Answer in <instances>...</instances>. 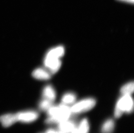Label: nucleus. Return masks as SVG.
<instances>
[{"instance_id": "5", "label": "nucleus", "mask_w": 134, "mask_h": 133, "mask_svg": "<svg viewBox=\"0 0 134 133\" xmlns=\"http://www.w3.org/2000/svg\"><path fill=\"white\" fill-rule=\"evenodd\" d=\"M16 114L18 122L24 123H30L37 120L39 114L34 110H27L19 112Z\"/></svg>"}, {"instance_id": "13", "label": "nucleus", "mask_w": 134, "mask_h": 133, "mask_svg": "<svg viewBox=\"0 0 134 133\" xmlns=\"http://www.w3.org/2000/svg\"><path fill=\"white\" fill-rule=\"evenodd\" d=\"M134 85L133 82L127 83L121 87L120 91L122 95H131L134 92Z\"/></svg>"}, {"instance_id": "4", "label": "nucleus", "mask_w": 134, "mask_h": 133, "mask_svg": "<svg viewBox=\"0 0 134 133\" xmlns=\"http://www.w3.org/2000/svg\"><path fill=\"white\" fill-rule=\"evenodd\" d=\"M44 65L51 74H53L60 69L61 65V62L59 58L47 53L44 59Z\"/></svg>"}, {"instance_id": "10", "label": "nucleus", "mask_w": 134, "mask_h": 133, "mask_svg": "<svg viewBox=\"0 0 134 133\" xmlns=\"http://www.w3.org/2000/svg\"><path fill=\"white\" fill-rule=\"evenodd\" d=\"M90 124L89 120L86 118L81 120L78 125L76 126L71 133H89Z\"/></svg>"}, {"instance_id": "16", "label": "nucleus", "mask_w": 134, "mask_h": 133, "mask_svg": "<svg viewBox=\"0 0 134 133\" xmlns=\"http://www.w3.org/2000/svg\"><path fill=\"white\" fill-rule=\"evenodd\" d=\"M119 1H125V2H126L132 3H133L134 1V0H119Z\"/></svg>"}, {"instance_id": "2", "label": "nucleus", "mask_w": 134, "mask_h": 133, "mask_svg": "<svg viewBox=\"0 0 134 133\" xmlns=\"http://www.w3.org/2000/svg\"><path fill=\"white\" fill-rule=\"evenodd\" d=\"M134 101L131 95H122L117 102L114 110V116L119 118L124 113L130 114L133 112Z\"/></svg>"}, {"instance_id": "9", "label": "nucleus", "mask_w": 134, "mask_h": 133, "mask_svg": "<svg viewBox=\"0 0 134 133\" xmlns=\"http://www.w3.org/2000/svg\"><path fill=\"white\" fill-rule=\"evenodd\" d=\"M56 92L54 88L51 85L46 86L42 90L43 99L53 102L56 98Z\"/></svg>"}, {"instance_id": "7", "label": "nucleus", "mask_w": 134, "mask_h": 133, "mask_svg": "<svg viewBox=\"0 0 134 133\" xmlns=\"http://www.w3.org/2000/svg\"><path fill=\"white\" fill-rule=\"evenodd\" d=\"M17 122L16 114L8 113L0 116V122L5 128L10 127Z\"/></svg>"}, {"instance_id": "17", "label": "nucleus", "mask_w": 134, "mask_h": 133, "mask_svg": "<svg viewBox=\"0 0 134 133\" xmlns=\"http://www.w3.org/2000/svg\"><path fill=\"white\" fill-rule=\"evenodd\" d=\"M59 133H62V132H60V131H59Z\"/></svg>"}, {"instance_id": "6", "label": "nucleus", "mask_w": 134, "mask_h": 133, "mask_svg": "<svg viewBox=\"0 0 134 133\" xmlns=\"http://www.w3.org/2000/svg\"><path fill=\"white\" fill-rule=\"evenodd\" d=\"M76 124L72 120H66L58 124L59 130L60 132L63 133H71L76 128Z\"/></svg>"}, {"instance_id": "14", "label": "nucleus", "mask_w": 134, "mask_h": 133, "mask_svg": "<svg viewBox=\"0 0 134 133\" xmlns=\"http://www.w3.org/2000/svg\"><path fill=\"white\" fill-rule=\"evenodd\" d=\"M53 102L44 99H42L40 102L38 106L39 109L42 111H46L53 105Z\"/></svg>"}, {"instance_id": "12", "label": "nucleus", "mask_w": 134, "mask_h": 133, "mask_svg": "<svg viewBox=\"0 0 134 133\" xmlns=\"http://www.w3.org/2000/svg\"><path fill=\"white\" fill-rule=\"evenodd\" d=\"M76 94L72 92H68L65 93L61 98L62 104L69 106L73 105L76 102Z\"/></svg>"}, {"instance_id": "1", "label": "nucleus", "mask_w": 134, "mask_h": 133, "mask_svg": "<svg viewBox=\"0 0 134 133\" xmlns=\"http://www.w3.org/2000/svg\"><path fill=\"white\" fill-rule=\"evenodd\" d=\"M47 112L48 116L45 122L49 124H59L69 119L72 114L70 107L62 103L58 105H53Z\"/></svg>"}, {"instance_id": "11", "label": "nucleus", "mask_w": 134, "mask_h": 133, "mask_svg": "<svg viewBox=\"0 0 134 133\" xmlns=\"http://www.w3.org/2000/svg\"><path fill=\"white\" fill-rule=\"evenodd\" d=\"M115 127L114 120L109 118L104 121L102 125L101 131L102 133H113Z\"/></svg>"}, {"instance_id": "15", "label": "nucleus", "mask_w": 134, "mask_h": 133, "mask_svg": "<svg viewBox=\"0 0 134 133\" xmlns=\"http://www.w3.org/2000/svg\"><path fill=\"white\" fill-rule=\"evenodd\" d=\"M44 133H59V132L53 129H49L47 130Z\"/></svg>"}, {"instance_id": "3", "label": "nucleus", "mask_w": 134, "mask_h": 133, "mask_svg": "<svg viewBox=\"0 0 134 133\" xmlns=\"http://www.w3.org/2000/svg\"><path fill=\"white\" fill-rule=\"evenodd\" d=\"M96 105V100L93 98H87L75 102L70 108L72 114H79L90 110Z\"/></svg>"}, {"instance_id": "8", "label": "nucleus", "mask_w": 134, "mask_h": 133, "mask_svg": "<svg viewBox=\"0 0 134 133\" xmlns=\"http://www.w3.org/2000/svg\"><path fill=\"white\" fill-rule=\"evenodd\" d=\"M51 73L46 68H37L34 70L32 75L34 78L39 80H47L51 77Z\"/></svg>"}]
</instances>
